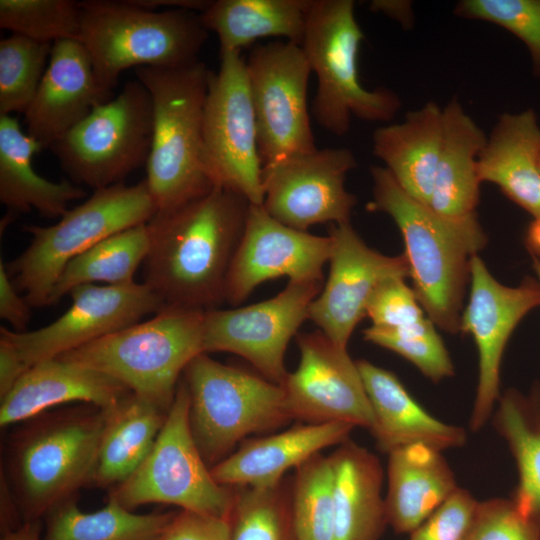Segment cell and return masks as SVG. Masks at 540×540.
I'll return each mask as SVG.
<instances>
[{
  "label": "cell",
  "mask_w": 540,
  "mask_h": 540,
  "mask_svg": "<svg viewBox=\"0 0 540 540\" xmlns=\"http://www.w3.org/2000/svg\"><path fill=\"white\" fill-rule=\"evenodd\" d=\"M174 514H137L110 496L103 508L84 512L73 498L47 515L42 540H157Z\"/></svg>",
  "instance_id": "836d02e7"
},
{
  "label": "cell",
  "mask_w": 540,
  "mask_h": 540,
  "mask_svg": "<svg viewBox=\"0 0 540 540\" xmlns=\"http://www.w3.org/2000/svg\"><path fill=\"white\" fill-rule=\"evenodd\" d=\"M322 281H289L274 297L227 310L204 314L203 350L229 352L246 359L261 376L282 385L289 372L285 353L293 336L308 319L311 303Z\"/></svg>",
  "instance_id": "5bb4252c"
},
{
  "label": "cell",
  "mask_w": 540,
  "mask_h": 540,
  "mask_svg": "<svg viewBox=\"0 0 540 540\" xmlns=\"http://www.w3.org/2000/svg\"><path fill=\"white\" fill-rule=\"evenodd\" d=\"M157 540H231L230 519L180 510Z\"/></svg>",
  "instance_id": "f6af8a7d"
},
{
  "label": "cell",
  "mask_w": 540,
  "mask_h": 540,
  "mask_svg": "<svg viewBox=\"0 0 540 540\" xmlns=\"http://www.w3.org/2000/svg\"><path fill=\"white\" fill-rule=\"evenodd\" d=\"M532 262H533L534 271H535L536 276H537L536 278L540 282V260H538L536 258H532Z\"/></svg>",
  "instance_id": "f5cc1de1"
},
{
  "label": "cell",
  "mask_w": 540,
  "mask_h": 540,
  "mask_svg": "<svg viewBox=\"0 0 540 540\" xmlns=\"http://www.w3.org/2000/svg\"><path fill=\"white\" fill-rule=\"evenodd\" d=\"M300 352L295 371L281 385L293 420L321 424L344 422L370 429L373 412L357 365L320 330L297 336Z\"/></svg>",
  "instance_id": "ac0fdd59"
},
{
  "label": "cell",
  "mask_w": 540,
  "mask_h": 540,
  "mask_svg": "<svg viewBox=\"0 0 540 540\" xmlns=\"http://www.w3.org/2000/svg\"><path fill=\"white\" fill-rule=\"evenodd\" d=\"M357 166L347 148H323L288 155L262 167V206L277 221L307 231L321 223L350 222L356 196L345 187Z\"/></svg>",
  "instance_id": "9a60e30c"
},
{
  "label": "cell",
  "mask_w": 540,
  "mask_h": 540,
  "mask_svg": "<svg viewBox=\"0 0 540 540\" xmlns=\"http://www.w3.org/2000/svg\"><path fill=\"white\" fill-rule=\"evenodd\" d=\"M363 336L366 341L391 350L410 361L435 383L454 375V364L449 352L428 317L401 328L371 325L363 331Z\"/></svg>",
  "instance_id": "ab89813d"
},
{
  "label": "cell",
  "mask_w": 540,
  "mask_h": 540,
  "mask_svg": "<svg viewBox=\"0 0 540 540\" xmlns=\"http://www.w3.org/2000/svg\"><path fill=\"white\" fill-rule=\"evenodd\" d=\"M313 0H215L200 13L220 51H238L258 39L284 37L301 46Z\"/></svg>",
  "instance_id": "1f68e13d"
},
{
  "label": "cell",
  "mask_w": 540,
  "mask_h": 540,
  "mask_svg": "<svg viewBox=\"0 0 540 540\" xmlns=\"http://www.w3.org/2000/svg\"><path fill=\"white\" fill-rule=\"evenodd\" d=\"M458 488L442 451L422 443L391 451L384 497L388 525L410 534Z\"/></svg>",
  "instance_id": "4316f807"
},
{
  "label": "cell",
  "mask_w": 540,
  "mask_h": 540,
  "mask_svg": "<svg viewBox=\"0 0 540 540\" xmlns=\"http://www.w3.org/2000/svg\"><path fill=\"white\" fill-rule=\"evenodd\" d=\"M357 365L373 412L369 431L379 450L389 454L415 443L440 451L465 445V429L428 413L393 372L367 360H358Z\"/></svg>",
  "instance_id": "cb8c5ba5"
},
{
  "label": "cell",
  "mask_w": 540,
  "mask_h": 540,
  "mask_svg": "<svg viewBox=\"0 0 540 540\" xmlns=\"http://www.w3.org/2000/svg\"><path fill=\"white\" fill-rule=\"evenodd\" d=\"M204 141L210 177L219 186L262 205V161L246 61L238 51H220L204 108Z\"/></svg>",
  "instance_id": "7c38bea8"
},
{
  "label": "cell",
  "mask_w": 540,
  "mask_h": 540,
  "mask_svg": "<svg viewBox=\"0 0 540 540\" xmlns=\"http://www.w3.org/2000/svg\"><path fill=\"white\" fill-rule=\"evenodd\" d=\"M105 411L106 423L92 484L112 489L127 480L144 461L169 411L132 392Z\"/></svg>",
  "instance_id": "4dcf8cb0"
},
{
  "label": "cell",
  "mask_w": 540,
  "mask_h": 540,
  "mask_svg": "<svg viewBox=\"0 0 540 540\" xmlns=\"http://www.w3.org/2000/svg\"><path fill=\"white\" fill-rule=\"evenodd\" d=\"M81 2L74 0H1L0 27L40 43L79 40Z\"/></svg>",
  "instance_id": "f35d334b"
},
{
  "label": "cell",
  "mask_w": 540,
  "mask_h": 540,
  "mask_svg": "<svg viewBox=\"0 0 540 540\" xmlns=\"http://www.w3.org/2000/svg\"><path fill=\"white\" fill-rule=\"evenodd\" d=\"M454 13L514 34L530 53L534 76L540 77V0H461Z\"/></svg>",
  "instance_id": "60d3db41"
},
{
  "label": "cell",
  "mask_w": 540,
  "mask_h": 540,
  "mask_svg": "<svg viewBox=\"0 0 540 540\" xmlns=\"http://www.w3.org/2000/svg\"><path fill=\"white\" fill-rule=\"evenodd\" d=\"M487 141L484 131L455 97L443 108V133L428 207L457 224L478 222V159Z\"/></svg>",
  "instance_id": "d4e9b609"
},
{
  "label": "cell",
  "mask_w": 540,
  "mask_h": 540,
  "mask_svg": "<svg viewBox=\"0 0 540 540\" xmlns=\"http://www.w3.org/2000/svg\"><path fill=\"white\" fill-rule=\"evenodd\" d=\"M364 34L352 0H313L301 47L317 77L312 111L319 125L342 136L351 117L391 120L401 107L398 95L385 87L366 89L359 79L358 54Z\"/></svg>",
  "instance_id": "ba28073f"
},
{
  "label": "cell",
  "mask_w": 540,
  "mask_h": 540,
  "mask_svg": "<svg viewBox=\"0 0 540 540\" xmlns=\"http://www.w3.org/2000/svg\"><path fill=\"white\" fill-rule=\"evenodd\" d=\"M28 370L17 350L0 336V398H3Z\"/></svg>",
  "instance_id": "7dc6e473"
},
{
  "label": "cell",
  "mask_w": 540,
  "mask_h": 540,
  "mask_svg": "<svg viewBox=\"0 0 540 540\" xmlns=\"http://www.w3.org/2000/svg\"><path fill=\"white\" fill-rule=\"evenodd\" d=\"M262 165L316 149L307 106L312 73L302 47L256 45L246 61Z\"/></svg>",
  "instance_id": "4fadbf2b"
},
{
  "label": "cell",
  "mask_w": 540,
  "mask_h": 540,
  "mask_svg": "<svg viewBox=\"0 0 540 540\" xmlns=\"http://www.w3.org/2000/svg\"><path fill=\"white\" fill-rule=\"evenodd\" d=\"M231 540H298L291 507V479L268 487H234Z\"/></svg>",
  "instance_id": "d590c367"
},
{
  "label": "cell",
  "mask_w": 540,
  "mask_h": 540,
  "mask_svg": "<svg viewBox=\"0 0 540 540\" xmlns=\"http://www.w3.org/2000/svg\"><path fill=\"white\" fill-rule=\"evenodd\" d=\"M80 2L78 41L88 52L100 85L111 94L126 69L179 67L199 60L208 37L196 11L153 10L132 0Z\"/></svg>",
  "instance_id": "5b68a950"
},
{
  "label": "cell",
  "mask_w": 540,
  "mask_h": 540,
  "mask_svg": "<svg viewBox=\"0 0 540 540\" xmlns=\"http://www.w3.org/2000/svg\"><path fill=\"white\" fill-rule=\"evenodd\" d=\"M478 502L469 491L459 487L409 534V540H464Z\"/></svg>",
  "instance_id": "ee69618b"
},
{
  "label": "cell",
  "mask_w": 540,
  "mask_h": 540,
  "mask_svg": "<svg viewBox=\"0 0 540 540\" xmlns=\"http://www.w3.org/2000/svg\"><path fill=\"white\" fill-rule=\"evenodd\" d=\"M150 247L147 224L115 233L72 259L60 274L50 297V305L80 285L104 282L124 285L134 282L138 267Z\"/></svg>",
  "instance_id": "e575fe53"
},
{
  "label": "cell",
  "mask_w": 540,
  "mask_h": 540,
  "mask_svg": "<svg viewBox=\"0 0 540 540\" xmlns=\"http://www.w3.org/2000/svg\"><path fill=\"white\" fill-rule=\"evenodd\" d=\"M189 410L188 389L181 379L166 421L148 455L127 480L110 489V497L129 510L160 503L230 518L235 488L221 485L213 478L194 440Z\"/></svg>",
  "instance_id": "30bf717a"
},
{
  "label": "cell",
  "mask_w": 540,
  "mask_h": 540,
  "mask_svg": "<svg viewBox=\"0 0 540 540\" xmlns=\"http://www.w3.org/2000/svg\"><path fill=\"white\" fill-rule=\"evenodd\" d=\"M443 133V109L429 101L396 124L373 133V153L399 186L428 206L436 175Z\"/></svg>",
  "instance_id": "f1b7e54d"
},
{
  "label": "cell",
  "mask_w": 540,
  "mask_h": 540,
  "mask_svg": "<svg viewBox=\"0 0 540 540\" xmlns=\"http://www.w3.org/2000/svg\"><path fill=\"white\" fill-rule=\"evenodd\" d=\"M52 45L18 34L0 41V115L25 113L47 68Z\"/></svg>",
  "instance_id": "74e56055"
},
{
  "label": "cell",
  "mask_w": 540,
  "mask_h": 540,
  "mask_svg": "<svg viewBox=\"0 0 540 540\" xmlns=\"http://www.w3.org/2000/svg\"><path fill=\"white\" fill-rule=\"evenodd\" d=\"M69 294L71 306L47 326L21 333L1 326L0 336L12 343L28 369L138 323L144 316L164 308L146 284L135 281L124 285L85 284Z\"/></svg>",
  "instance_id": "2e32d148"
},
{
  "label": "cell",
  "mask_w": 540,
  "mask_h": 540,
  "mask_svg": "<svg viewBox=\"0 0 540 540\" xmlns=\"http://www.w3.org/2000/svg\"><path fill=\"white\" fill-rule=\"evenodd\" d=\"M134 71L149 92L153 109L145 180L157 212L171 210L216 187L208 171L204 141L211 71L200 60Z\"/></svg>",
  "instance_id": "277c9868"
},
{
  "label": "cell",
  "mask_w": 540,
  "mask_h": 540,
  "mask_svg": "<svg viewBox=\"0 0 540 540\" xmlns=\"http://www.w3.org/2000/svg\"><path fill=\"white\" fill-rule=\"evenodd\" d=\"M332 248L330 236L291 228L251 204L245 229L232 259L225 302L237 306L261 283L280 277L323 282Z\"/></svg>",
  "instance_id": "ffe728a7"
},
{
  "label": "cell",
  "mask_w": 540,
  "mask_h": 540,
  "mask_svg": "<svg viewBox=\"0 0 540 540\" xmlns=\"http://www.w3.org/2000/svg\"><path fill=\"white\" fill-rule=\"evenodd\" d=\"M156 212L145 179L96 190L50 226L24 225L30 244L5 264L7 273L31 307L49 306L54 286L72 259L115 233L147 223Z\"/></svg>",
  "instance_id": "52a82bcc"
},
{
  "label": "cell",
  "mask_w": 540,
  "mask_h": 540,
  "mask_svg": "<svg viewBox=\"0 0 540 540\" xmlns=\"http://www.w3.org/2000/svg\"><path fill=\"white\" fill-rule=\"evenodd\" d=\"M31 305L21 296L7 273L5 263L0 261V317L8 322L13 331L25 332L31 318Z\"/></svg>",
  "instance_id": "bcb514c9"
},
{
  "label": "cell",
  "mask_w": 540,
  "mask_h": 540,
  "mask_svg": "<svg viewBox=\"0 0 540 540\" xmlns=\"http://www.w3.org/2000/svg\"><path fill=\"white\" fill-rule=\"evenodd\" d=\"M42 520L22 522L18 527L3 532L1 540H42Z\"/></svg>",
  "instance_id": "f907efd6"
},
{
  "label": "cell",
  "mask_w": 540,
  "mask_h": 540,
  "mask_svg": "<svg viewBox=\"0 0 540 540\" xmlns=\"http://www.w3.org/2000/svg\"><path fill=\"white\" fill-rule=\"evenodd\" d=\"M470 295L460 332L469 333L478 352V382L469 426L482 429L500 394V367L507 342L520 321L540 306V282L525 277L515 287L494 278L479 255L470 261Z\"/></svg>",
  "instance_id": "e0dca14e"
},
{
  "label": "cell",
  "mask_w": 540,
  "mask_h": 540,
  "mask_svg": "<svg viewBox=\"0 0 540 540\" xmlns=\"http://www.w3.org/2000/svg\"><path fill=\"white\" fill-rule=\"evenodd\" d=\"M328 457L336 540H379L388 525L379 459L350 439Z\"/></svg>",
  "instance_id": "83f0119b"
},
{
  "label": "cell",
  "mask_w": 540,
  "mask_h": 540,
  "mask_svg": "<svg viewBox=\"0 0 540 540\" xmlns=\"http://www.w3.org/2000/svg\"><path fill=\"white\" fill-rule=\"evenodd\" d=\"M354 428L344 422L299 423L280 433L242 441L235 452L210 470L224 486H272L323 449L348 440Z\"/></svg>",
  "instance_id": "7402d4cb"
},
{
  "label": "cell",
  "mask_w": 540,
  "mask_h": 540,
  "mask_svg": "<svg viewBox=\"0 0 540 540\" xmlns=\"http://www.w3.org/2000/svg\"><path fill=\"white\" fill-rule=\"evenodd\" d=\"M525 245L532 258L540 260V216L533 218L530 223L525 235Z\"/></svg>",
  "instance_id": "816d5d0a"
},
{
  "label": "cell",
  "mask_w": 540,
  "mask_h": 540,
  "mask_svg": "<svg viewBox=\"0 0 540 540\" xmlns=\"http://www.w3.org/2000/svg\"><path fill=\"white\" fill-rule=\"evenodd\" d=\"M39 142L24 132L17 118L0 115V200L11 213L36 210L46 218H60L68 204L87 195L72 181L52 182L32 166V157L42 150Z\"/></svg>",
  "instance_id": "f546056e"
},
{
  "label": "cell",
  "mask_w": 540,
  "mask_h": 540,
  "mask_svg": "<svg viewBox=\"0 0 540 540\" xmlns=\"http://www.w3.org/2000/svg\"><path fill=\"white\" fill-rule=\"evenodd\" d=\"M492 423L517 467L518 484L510 500L540 528V384L534 383L527 395L507 389L497 402Z\"/></svg>",
  "instance_id": "d6a6232c"
},
{
  "label": "cell",
  "mask_w": 540,
  "mask_h": 540,
  "mask_svg": "<svg viewBox=\"0 0 540 540\" xmlns=\"http://www.w3.org/2000/svg\"><path fill=\"white\" fill-rule=\"evenodd\" d=\"M251 203L216 186L146 223L150 247L143 278L164 308L208 311L225 302L230 265Z\"/></svg>",
  "instance_id": "6da1fadb"
},
{
  "label": "cell",
  "mask_w": 540,
  "mask_h": 540,
  "mask_svg": "<svg viewBox=\"0 0 540 540\" xmlns=\"http://www.w3.org/2000/svg\"><path fill=\"white\" fill-rule=\"evenodd\" d=\"M478 175L533 218L540 216V126L532 109L499 116L480 153Z\"/></svg>",
  "instance_id": "484cf974"
},
{
  "label": "cell",
  "mask_w": 540,
  "mask_h": 540,
  "mask_svg": "<svg viewBox=\"0 0 540 540\" xmlns=\"http://www.w3.org/2000/svg\"><path fill=\"white\" fill-rule=\"evenodd\" d=\"M328 456L316 454L295 469L291 479V507L298 540H336Z\"/></svg>",
  "instance_id": "8d00e7d4"
},
{
  "label": "cell",
  "mask_w": 540,
  "mask_h": 540,
  "mask_svg": "<svg viewBox=\"0 0 540 540\" xmlns=\"http://www.w3.org/2000/svg\"><path fill=\"white\" fill-rule=\"evenodd\" d=\"M369 211L388 214L404 240L412 289L427 317L442 330L460 332L470 261L487 244L480 222H449L409 196L382 166H372Z\"/></svg>",
  "instance_id": "7a4b0ae2"
},
{
  "label": "cell",
  "mask_w": 540,
  "mask_h": 540,
  "mask_svg": "<svg viewBox=\"0 0 540 540\" xmlns=\"http://www.w3.org/2000/svg\"><path fill=\"white\" fill-rule=\"evenodd\" d=\"M27 421L10 439L5 481L22 520H42L92 484L106 411L87 404Z\"/></svg>",
  "instance_id": "3957f363"
},
{
  "label": "cell",
  "mask_w": 540,
  "mask_h": 540,
  "mask_svg": "<svg viewBox=\"0 0 540 540\" xmlns=\"http://www.w3.org/2000/svg\"><path fill=\"white\" fill-rule=\"evenodd\" d=\"M135 4L157 10L161 7L168 9H186L202 13L211 3L209 0H132Z\"/></svg>",
  "instance_id": "c3c4849f"
},
{
  "label": "cell",
  "mask_w": 540,
  "mask_h": 540,
  "mask_svg": "<svg viewBox=\"0 0 540 540\" xmlns=\"http://www.w3.org/2000/svg\"><path fill=\"white\" fill-rule=\"evenodd\" d=\"M464 540H540V528L510 499L492 498L478 502Z\"/></svg>",
  "instance_id": "b9f144b4"
},
{
  "label": "cell",
  "mask_w": 540,
  "mask_h": 540,
  "mask_svg": "<svg viewBox=\"0 0 540 540\" xmlns=\"http://www.w3.org/2000/svg\"><path fill=\"white\" fill-rule=\"evenodd\" d=\"M111 93L100 85L88 52L78 40L52 45L37 92L25 111L26 133L49 148L86 118Z\"/></svg>",
  "instance_id": "44dd1931"
},
{
  "label": "cell",
  "mask_w": 540,
  "mask_h": 540,
  "mask_svg": "<svg viewBox=\"0 0 540 540\" xmlns=\"http://www.w3.org/2000/svg\"><path fill=\"white\" fill-rule=\"evenodd\" d=\"M329 236L328 278L310 305L308 319L347 347L375 289L387 279L409 277V264L405 254L388 256L370 248L350 222L330 224Z\"/></svg>",
  "instance_id": "d6986e66"
},
{
  "label": "cell",
  "mask_w": 540,
  "mask_h": 540,
  "mask_svg": "<svg viewBox=\"0 0 540 540\" xmlns=\"http://www.w3.org/2000/svg\"><path fill=\"white\" fill-rule=\"evenodd\" d=\"M205 311L166 307L154 317L57 358L102 372L169 411L187 365L204 353Z\"/></svg>",
  "instance_id": "8992f818"
},
{
  "label": "cell",
  "mask_w": 540,
  "mask_h": 540,
  "mask_svg": "<svg viewBox=\"0 0 540 540\" xmlns=\"http://www.w3.org/2000/svg\"><path fill=\"white\" fill-rule=\"evenodd\" d=\"M131 391L94 369L54 358L31 366L1 398L0 425L27 421L48 409L82 402L108 410Z\"/></svg>",
  "instance_id": "603a6c76"
},
{
  "label": "cell",
  "mask_w": 540,
  "mask_h": 540,
  "mask_svg": "<svg viewBox=\"0 0 540 540\" xmlns=\"http://www.w3.org/2000/svg\"><path fill=\"white\" fill-rule=\"evenodd\" d=\"M366 316L373 326L384 328L406 327L426 318L422 307L404 278L383 281L371 295Z\"/></svg>",
  "instance_id": "7bdbcfd3"
},
{
  "label": "cell",
  "mask_w": 540,
  "mask_h": 540,
  "mask_svg": "<svg viewBox=\"0 0 540 540\" xmlns=\"http://www.w3.org/2000/svg\"><path fill=\"white\" fill-rule=\"evenodd\" d=\"M372 11L382 12L387 16L400 21L402 25H406L409 21L410 4L403 1H372L370 4Z\"/></svg>",
  "instance_id": "681fc988"
},
{
  "label": "cell",
  "mask_w": 540,
  "mask_h": 540,
  "mask_svg": "<svg viewBox=\"0 0 540 540\" xmlns=\"http://www.w3.org/2000/svg\"><path fill=\"white\" fill-rule=\"evenodd\" d=\"M182 379L190 397L192 434L208 466L229 456L248 435L293 420L281 385L213 360L207 353L187 365Z\"/></svg>",
  "instance_id": "9c48e42d"
},
{
  "label": "cell",
  "mask_w": 540,
  "mask_h": 540,
  "mask_svg": "<svg viewBox=\"0 0 540 540\" xmlns=\"http://www.w3.org/2000/svg\"><path fill=\"white\" fill-rule=\"evenodd\" d=\"M152 133L151 97L136 79L98 105L50 150L73 183L96 191L123 183L146 165Z\"/></svg>",
  "instance_id": "8fae6325"
}]
</instances>
